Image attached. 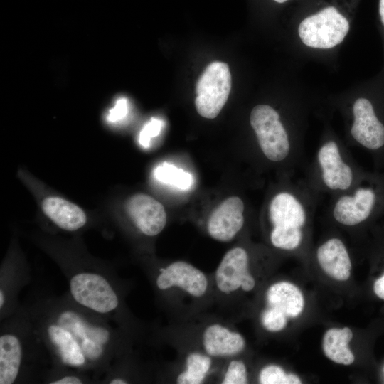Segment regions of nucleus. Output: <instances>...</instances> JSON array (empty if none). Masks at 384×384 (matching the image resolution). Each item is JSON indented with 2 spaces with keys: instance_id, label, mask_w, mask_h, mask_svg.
Returning <instances> with one entry per match:
<instances>
[{
  "instance_id": "nucleus-18",
  "label": "nucleus",
  "mask_w": 384,
  "mask_h": 384,
  "mask_svg": "<svg viewBox=\"0 0 384 384\" xmlns=\"http://www.w3.org/2000/svg\"><path fill=\"white\" fill-rule=\"evenodd\" d=\"M42 208L47 217L66 231H76L87 223V216L80 207L59 197L45 198Z\"/></svg>"
},
{
  "instance_id": "nucleus-21",
  "label": "nucleus",
  "mask_w": 384,
  "mask_h": 384,
  "mask_svg": "<svg viewBox=\"0 0 384 384\" xmlns=\"http://www.w3.org/2000/svg\"><path fill=\"white\" fill-rule=\"evenodd\" d=\"M156 180L181 190H188L192 186V175L171 164L164 162L154 171Z\"/></svg>"
},
{
  "instance_id": "nucleus-14",
  "label": "nucleus",
  "mask_w": 384,
  "mask_h": 384,
  "mask_svg": "<svg viewBox=\"0 0 384 384\" xmlns=\"http://www.w3.org/2000/svg\"><path fill=\"white\" fill-rule=\"evenodd\" d=\"M202 344L210 357H230L242 352L245 347L243 336L220 324L206 327L202 334Z\"/></svg>"
},
{
  "instance_id": "nucleus-1",
  "label": "nucleus",
  "mask_w": 384,
  "mask_h": 384,
  "mask_svg": "<svg viewBox=\"0 0 384 384\" xmlns=\"http://www.w3.org/2000/svg\"><path fill=\"white\" fill-rule=\"evenodd\" d=\"M21 307L53 366L85 373L101 381L124 356L122 328L80 307L68 294H41Z\"/></svg>"
},
{
  "instance_id": "nucleus-23",
  "label": "nucleus",
  "mask_w": 384,
  "mask_h": 384,
  "mask_svg": "<svg viewBox=\"0 0 384 384\" xmlns=\"http://www.w3.org/2000/svg\"><path fill=\"white\" fill-rule=\"evenodd\" d=\"M259 382L262 384H299L300 378L295 374L287 373L277 365L264 367L259 374Z\"/></svg>"
},
{
  "instance_id": "nucleus-16",
  "label": "nucleus",
  "mask_w": 384,
  "mask_h": 384,
  "mask_svg": "<svg viewBox=\"0 0 384 384\" xmlns=\"http://www.w3.org/2000/svg\"><path fill=\"white\" fill-rule=\"evenodd\" d=\"M316 256L320 267L329 277L338 281L349 278L351 262L340 239L334 238L326 241L318 248Z\"/></svg>"
},
{
  "instance_id": "nucleus-13",
  "label": "nucleus",
  "mask_w": 384,
  "mask_h": 384,
  "mask_svg": "<svg viewBox=\"0 0 384 384\" xmlns=\"http://www.w3.org/2000/svg\"><path fill=\"white\" fill-rule=\"evenodd\" d=\"M375 201V194L369 188H359L353 195L340 197L335 203L333 215L339 223L353 226L366 220Z\"/></svg>"
},
{
  "instance_id": "nucleus-29",
  "label": "nucleus",
  "mask_w": 384,
  "mask_h": 384,
  "mask_svg": "<svg viewBox=\"0 0 384 384\" xmlns=\"http://www.w3.org/2000/svg\"><path fill=\"white\" fill-rule=\"evenodd\" d=\"M379 13L381 21L384 25V0H380L379 1Z\"/></svg>"
},
{
  "instance_id": "nucleus-24",
  "label": "nucleus",
  "mask_w": 384,
  "mask_h": 384,
  "mask_svg": "<svg viewBox=\"0 0 384 384\" xmlns=\"http://www.w3.org/2000/svg\"><path fill=\"white\" fill-rule=\"evenodd\" d=\"M260 321L267 331L277 332L286 327L288 318L274 309L266 307L261 314Z\"/></svg>"
},
{
  "instance_id": "nucleus-12",
  "label": "nucleus",
  "mask_w": 384,
  "mask_h": 384,
  "mask_svg": "<svg viewBox=\"0 0 384 384\" xmlns=\"http://www.w3.org/2000/svg\"><path fill=\"white\" fill-rule=\"evenodd\" d=\"M319 165L324 183L333 191H345L353 183V171L341 154L338 146L334 141L324 143L319 149Z\"/></svg>"
},
{
  "instance_id": "nucleus-6",
  "label": "nucleus",
  "mask_w": 384,
  "mask_h": 384,
  "mask_svg": "<svg viewBox=\"0 0 384 384\" xmlns=\"http://www.w3.org/2000/svg\"><path fill=\"white\" fill-rule=\"evenodd\" d=\"M250 122L265 156L272 161L284 160L290 144L278 112L270 105H259L252 110Z\"/></svg>"
},
{
  "instance_id": "nucleus-30",
  "label": "nucleus",
  "mask_w": 384,
  "mask_h": 384,
  "mask_svg": "<svg viewBox=\"0 0 384 384\" xmlns=\"http://www.w3.org/2000/svg\"><path fill=\"white\" fill-rule=\"evenodd\" d=\"M274 1H275L276 2H278V3H284V2H285V1H287L288 0H274Z\"/></svg>"
},
{
  "instance_id": "nucleus-10",
  "label": "nucleus",
  "mask_w": 384,
  "mask_h": 384,
  "mask_svg": "<svg viewBox=\"0 0 384 384\" xmlns=\"http://www.w3.org/2000/svg\"><path fill=\"white\" fill-rule=\"evenodd\" d=\"M244 203L238 196L224 200L211 213L207 229L210 236L220 242H229L242 229L244 224Z\"/></svg>"
},
{
  "instance_id": "nucleus-28",
  "label": "nucleus",
  "mask_w": 384,
  "mask_h": 384,
  "mask_svg": "<svg viewBox=\"0 0 384 384\" xmlns=\"http://www.w3.org/2000/svg\"><path fill=\"white\" fill-rule=\"evenodd\" d=\"M373 289L375 294L384 300V274L375 282Z\"/></svg>"
},
{
  "instance_id": "nucleus-3",
  "label": "nucleus",
  "mask_w": 384,
  "mask_h": 384,
  "mask_svg": "<svg viewBox=\"0 0 384 384\" xmlns=\"http://www.w3.org/2000/svg\"><path fill=\"white\" fill-rule=\"evenodd\" d=\"M269 217L273 226L270 233L273 246L285 250L297 248L306 220L305 208L299 198L289 192L277 193L270 202Z\"/></svg>"
},
{
  "instance_id": "nucleus-11",
  "label": "nucleus",
  "mask_w": 384,
  "mask_h": 384,
  "mask_svg": "<svg viewBox=\"0 0 384 384\" xmlns=\"http://www.w3.org/2000/svg\"><path fill=\"white\" fill-rule=\"evenodd\" d=\"M353 122L351 129L353 138L372 150L384 145V125L377 118L372 104L366 98L357 99L353 106Z\"/></svg>"
},
{
  "instance_id": "nucleus-7",
  "label": "nucleus",
  "mask_w": 384,
  "mask_h": 384,
  "mask_svg": "<svg viewBox=\"0 0 384 384\" xmlns=\"http://www.w3.org/2000/svg\"><path fill=\"white\" fill-rule=\"evenodd\" d=\"M215 282L218 289L225 294L254 289L255 280L250 272L249 256L244 248L233 247L224 255L215 270Z\"/></svg>"
},
{
  "instance_id": "nucleus-17",
  "label": "nucleus",
  "mask_w": 384,
  "mask_h": 384,
  "mask_svg": "<svg viewBox=\"0 0 384 384\" xmlns=\"http://www.w3.org/2000/svg\"><path fill=\"white\" fill-rule=\"evenodd\" d=\"M266 307L274 309L288 319L297 317L304 307V299L300 289L289 282L272 284L266 292Z\"/></svg>"
},
{
  "instance_id": "nucleus-9",
  "label": "nucleus",
  "mask_w": 384,
  "mask_h": 384,
  "mask_svg": "<svg viewBox=\"0 0 384 384\" xmlns=\"http://www.w3.org/2000/svg\"><path fill=\"white\" fill-rule=\"evenodd\" d=\"M127 215L144 235L154 237L164 228L167 216L163 205L146 194L137 193L126 202Z\"/></svg>"
},
{
  "instance_id": "nucleus-15",
  "label": "nucleus",
  "mask_w": 384,
  "mask_h": 384,
  "mask_svg": "<svg viewBox=\"0 0 384 384\" xmlns=\"http://www.w3.org/2000/svg\"><path fill=\"white\" fill-rule=\"evenodd\" d=\"M0 274V318L1 321L16 312L21 306L18 296L29 282V272L15 267L4 266Z\"/></svg>"
},
{
  "instance_id": "nucleus-4",
  "label": "nucleus",
  "mask_w": 384,
  "mask_h": 384,
  "mask_svg": "<svg viewBox=\"0 0 384 384\" xmlns=\"http://www.w3.org/2000/svg\"><path fill=\"white\" fill-rule=\"evenodd\" d=\"M231 74L227 63L214 61L207 65L196 83L195 106L203 117H216L231 90Z\"/></svg>"
},
{
  "instance_id": "nucleus-25",
  "label": "nucleus",
  "mask_w": 384,
  "mask_h": 384,
  "mask_svg": "<svg viewBox=\"0 0 384 384\" xmlns=\"http://www.w3.org/2000/svg\"><path fill=\"white\" fill-rule=\"evenodd\" d=\"M247 372L245 364L240 360H232L222 379L223 384L247 383Z\"/></svg>"
},
{
  "instance_id": "nucleus-20",
  "label": "nucleus",
  "mask_w": 384,
  "mask_h": 384,
  "mask_svg": "<svg viewBox=\"0 0 384 384\" xmlns=\"http://www.w3.org/2000/svg\"><path fill=\"white\" fill-rule=\"evenodd\" d=\"M212 366V359L207 353L192 352L186 358V368L176 378L178 384H201Z\"/></svg>"
},
{
  "instance_id": "nucleus-5",
  "label": "nucleus",
  "mask_w": 384,
  "mask_h": 384,
  "mask_svg": "<svg viewBox=\"0 0 384 384\" xmlns=\"http://www.w3.org/2000/svg\"><path fill=\"white\" fill-rule=\"evenodd\" d=\"M349 27L347 18L335 7L329 6L304 18L298 33L307 46L327 49L341 43Z\"/></svg>"
},
{
  "instance_id": "nucleus-26",
  "label": "nucleus",
  "mask_w": 384,
  "mask_h": 384,
  "mask_svg": "<svg viewBox=\"0 0 384 384\" xmlns=\"http://www.w3.org/2000/svg\"><path fill=\"white\" fill-rule=\"evenodd\" d=\"M164 126V122L156 117H152L142 127L139 132V142L144 148L150 146L153 138L159 135Z\"/></svg>"
},
{
  "instance_id": "nucleus-19",
  "label": "nucleus",
  "mask_w": 384,
  "mask_h": 384,
  "mask_svg": "<svg viewBox=\"0 0 384 384\" xmlns=\"http://www.w3.org/2000/svg\"><path fill=\"white\" fill-rule=\"evenodd\" d=\"M353 338V333L348 327L329 329L323 338L324 354L332 361L350 365L354 361V356L348 343Z\"/></svg>"
},
{
  "instance_id": "nucleus-22",
  "label": "nucleus",
  "mask_w": 384,
  "mask_h": 384,
  "mask_svg": "<svg viewBox=\"0 0 384 384\" xmlns=\"http://www.w3.org/2000/svg\"><path fill=\"white\" fill-rule=\"evenodd\" d=\"M90 375L69 368L53 366L46 373L43 383L48 384H85L95 383Z\"/></svg>"
},
{
  "instance_id": "nucleus-8",
  "label": "nucleus",
  "mask_w": 384,
  "mask_h": 384,
  "mask_svg": "<svg viewBox=\"0 0 384 384\" xmlns=\"http://www.w3.org/2000/svg\"><path fill=\"white\" fill-rule=\"evenodd\" d=\"M159 290L178 288L194 297H201L208 288V280L203 272L185 261H176L161 268L155 278Z\"/></svg>"
},
{
  "instance_id": "nucleus-27",
  "label": "nucleus",
  "mask_w": 384,
  "mask_h": 384,
  "mask_svg": "<svg viewBox=\"0 0 384 384\" xmlns=\"http://www.w3.org/2000/svg\"><path fill=\"white\" fill-rule=\"evenodd\" d=\"M128 112V100L124 97H119L116 100L113 107L109 110L106 119L110 123H117L124 119Z\"/></svg>"
},
{
  "instance_id": "nucleus-2",
  "label": "nucleus",
  "mask_w": 384,
  "mask_h": 384,
  "mask_svg": "<svg viewBox=\"0 0 384 384\" xmlns=\"http://www.w3.org/2000/svg\"><path fill=\"white\" fill-rule=\"evenodd\" d=\"M1 321L0 384L43 382L52 361L21 307Z\"/></svg>"
}]
</instances>
